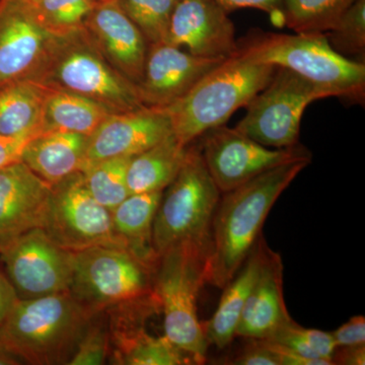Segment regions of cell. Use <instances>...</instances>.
I'll return each instance as SVG.
<instances>
[{
	"instance_id": "cell-15",
	"label": "cell",
	"mask_w": 365,
	"mask_h": 365,
	"mask_svg": "<svg viewBox=\"0 0 365 365\" xmlns=\"http://www.w3.org/2000/svg\"><path fill=\"white\" fill-rule=\"evenodd\" d=\"M158 309L157 300L146 299L106 309L109 321L113 364L124 365L193 364L165 336L153 337L144 319Z\"/></svg>"
},
{
	"instance_id": "cell-16",
	"label": "cell",
	"mask_w": 365,
	"mask_h": 365,
	"mask_svg": "<svg viewBox=\"0 0 365 365\" xmlns=\"http://www.w3.org/2000/svg\"><path fill=\"white\" fill-rule=\"evenodd\" d=\"M173 134L168 112L143 107L135 111L113 113L88 137L81 170L101 160L133 158Z\"/></svg>"
},
{
	"instance_id": "cell-26",
	"label": "cell",
	"mask_w": 365,
	"mask_h": 365,
	"mask_svg": "<svg viewBox=\"0 0 365 365\" xmlns=\"http://www.w3.org/2000/svg\"><path fill=\"white\" fill-rule=\"evenodd\" d=\"M48 86L34 79H21L0 86V134L40 133Z\"/></svg>"
},
{
	"instance_id": "cell-13",
	"label": "cell",
	"mask_w": 365,
	"mask_h": 365,
	"mask_svg": "<svg viewBox=\"0 0 365 365\" xmlns=\"http://www.w3.org/2000/svg\"><path fill=\"white\" fill-rule=\"evenodd\" d=\"M58 36L41 25L26 0H0V86L35 79Z\"/></svg>"
},
{
	"instance_id": "cell-1",
	"label": "cell",
	"mask_w": 365,
	"mask_h": 365,
	"mask_svg": "<svg viewBox=\"0 0 365 365\" xmlns=\"http://www.w3.org/2000/svg\"><path fill=\"white\" fill-rule=\"evenodd\" d=\"M311 163H284L225 193L213 217L206 283L223 289L234 278L261 237L274 204Z\"/></svg>"
},
{
	"instance_id": "cell-31",
	"label": "cell",
	"mask_w": 365,
	"mask_h": 365,
	"mask_svg": "<svg viewBox=\"0 0 365 365\" xmlns=\"http://www.w3.org/2000/svg\"><path fill=\"white\" fill-rule=\"evenodd\" d=\"M325 36L336 52L364 63L365 0H355Z\"/></svg>"
},
{
	"instance_id": "cell-38",
	"label": "cell",
	"mask_w": 365,
	"mask_h": 365,
	"mask_svg": "<svg viewBox=\"0 0 365 365\" xmlns=\"http://www.w3.org/2000/svg\"><path fill=\"white\" fill-rule=\"evenodd\" d=\"M16 290L7 278L6 274L0 271V328L4 325L11 309L18 302Z\"/></svg>"
},
{
	"instance_id": "cell-11",
	"label": "cell",
	"mask_w": 365,
	"mask_h": 365,
	"mask_svg": "<svg viewBox=\"0 0 365 365\" xmlns=\"http://www.w3.org/2000/svg\"><path fill=\"white\" fill-rule=\"evenodd\" d=\"M202 136L200 151L204 162L222 193L284 163L312 160L311 153L299 144L270 150L225 125L210 129Z\"/></svg>"
},
{
	"instance_id": "cell-7",
	"label": "cell",
	"mask_w": 365,
	"mask_h": 365,
	"mask_svg": "<svg viewBox=\"0 0 365 365\" xmlns=\"http://www.w3.org/2000/svg\"><path fill=\"white\" fill-rule=\"evenodd\" d=\"M165 190L153 228L158 257L182 242L211 250V228L222 192L200 150L187 148L181 170Z\"/></svg>"
},
{
	"instance_id": "cell-2",
	"label": "cell",
	"mask_w": 365,
	"mask_h": 365,
	"mask_svg": "<svg viewBox=\"0 0 365 365\" xmlns=\"http://www.w3.org/2000/svg\"><path fill=\"white\" fill-rule=\"evenodd\" d=\"M98 313L69 292L19 299L0 328V346L29 364H67Z\"/></svg>"
},
{
	"instance_id": "cell-23",
	"label": "cell",
	"mask_w": 365,
	"mask_h": 365,
	"mask_svg": "<svg viewBox=\"0 0 365 365\" xmlns=\"http://www.w3.org/2000/svg\"><path fill=\"white\" fill-rule=\"evenodd\" d=\"M163 193L130 194L112 210L118 239L134 256L155 269L160 257L153 247V228Z\"/></svg>"
},
{
	"instance_id": "cell-35",
	"label": "cell",
	"mask_w": 365,
	"mask_h": 365,
	"mask_svg": "<svg viewBox=\"0 0 365 365\" xmlns=\"http://www.w3.org/2000/svg\"><path fill=\"white\" fill-rule=\"evenodd\" d=\"M36 135L37 134L21 136L0 134V169L21 162L26 144Z\"/></svg>"
},
{
	"instance_id": "cell-12",
	"label": "cell",
	"mask_w": 365,
	"mask_h": 365,
	"mask_svg": "<svg viewBox=\"0 0 365 365\" xmlns=\"http://www.w3.org/2000/svg\"><path fill=\"white\" fill-rule=\"evenodd\" d=\"M6 276L20 299L69 292L73 253L61 248L43 228H34L0 249Z\"/></svg>"
},
{
	"instance_id": "cell-6",
	"label": "cell",
	"mask_w": 365,
	"mask_h": 365,
	"mask_svg": "<svg viewBox=\"0 0 365 365\" xmlns=\"http://www.w3.org/2000/svg\"><path fill=\"white\" fill-rule=\"evenodd\" d=\"M34 81L91 98L113 113L144 107L135 83L105 59L85 28L58 36Z\"/></svg>"
},
{
	"instance_id": "cell-10",
	"label": "cell",
	"mask_w": 365,
	"mask_h": 365,
	"mask_svg": "<svg viewBox=\"0 0 365 365\" xmlns=\"http://www.w3.org/2000/svg\"><path fill=\"white\" fill-rule=\"evenodd\" d=\"M43 230L72 253L98 246L126 249L115 234L112 211L91 195L81 172L52 185Z\"/></svg>"
},
{
	"instance_id": "cell-8",
	"label": "cell",
	"mask_w": 365,
	"mask_h": 365,
	"mask_svg": "<svg viewBox=\"0 0 365 365\" xmlns=\"http://www.w3.org/2000/svg\"><path fill=\"white\" fill-rule=\"evenodd\" d=\"M155 273L127 249L93 247L73 253L69 292L83 306L106 311L153 297Z\"/></svg>"
},
{
	"instance_id": "cell-9",
	"label": "cell",
	"mask_w": 365,
	"mask_h": 365,
	"mask_svg": "<svg viewBox=\"0 0 365 365\" xmlns=\"http://www.w3.org/2000/svg\"><path fill=\"white\" fill-rule=\"evenodd\" d=\"M326 98H330L328 93L307 79L277 67L235 128L267 148H292L299 144L300 122L307 106Z\"/></svg>"
},
{
	"instance_id": "cell-36",
	"label": "cell",
	"mask_w": 365,
	"mask_h": 365,
	"mask_svg": "<svg viewBox=\"0 0 365 365\" xmlns=\"http://www.w3.org/2000/svg\"><path fill=\"white\" fill-rule=\"evenodd\" d=\"M222 6L228 14L235 9L252 7V9H261L270 14L271 16H282L283 0H215Z\"/></svg>"
},
{
	"instance_id": "cell-4",
	"label": "cell",
	"mask_w": 365,
	"mask_h": 365,
	"mask_svg": "<svg viewBox=\"0 0 365 365\" xmlns=\"http://www.w3.org/2000/svg\"><path fill=\"white\" fill-rule=\"evenodd\" d=\"M239 49L264 63L294 71L330 98L364 103V62L336 52L325 34H255L240 43Z\"/></svg>"
},
{
	"instance_id": "cell-5",
	"label": "cell",
	"mask_w": 365,
	"mask_h": 365,
	"mask_svg": "<svg viewBox=\"0 0 365 365\" xmlns=\"http://www.w3.org/2000/svg\"><path fill=\"white\" fill-rule=\"evenodd\" d=\"M210 252L190 242L176 245L160 255L153 280L165 336L193 364L206 361L209 345L197 316V299L206 283Z\"/></svg>"
},
{
	"instance_id": "cell-14",
	"label": "cell",
	"mask_w": 365,
	"mask_h": 365,
	"mask_svg": "<svg viewBox=\"0 0 365 365\" xmlns=\"http://www.w3.org/2000/svg\"><path fill=\"white\" fill-rule=\"evenodd\" d=\"M225 59L195 56L167 42L148 44L143 78L136 86L141 103L148 108L170 107Z\"/></svg>"
},
{
	"instance_id": "cell-37",
	"label": "cell",
	"mask_w": 365,
	"mask_h": 365,
	"mask_svg": "<svg viewBox=\"0 0 365 365\" xmlns=\"http://www.w3.org/2000/svg\"><path fill=\"white\" fill-rule=\"evenodd\" d=\"M266 343L272 350L279 365H333V362L329 360L307 359L277 343L269 341H266Z\"/></svg>"
},
{
	"instance_id": "cell-28",
	"label": "cell",
	"mask_w": 365,
	"mask_h": 365,
	"mask_svg": "<svg viewBox=\"0 0 365 365\" xmlns=\"http://www.w3.org/2000/svg\"><path fill=\"white\" fill-rule=\"evenodd\" d=\"M130 158H109L93 163L81 170L91 195L109 210H114L130 195L126 178Z\"/></svg>"
},
{
	"instance_id": "cell-40",
	"label": "cell",
	"mask_w": 365,
	"mask_h": 365,
	"mask_svg": "<svg viewBox=\"0 0 365 365\" xmlns=\"http://www.w3.org/2000/svg\"><path fill=\"white\" fill-rule=\"evenodd\" d=\"M21 364L20 359H16V356L7 352L4 348L0 346V365H16Z\"/></svg>"
},
{
	"instance_id": "cell-34",
	"label": "cell",
	"mask_w": 365,
	"mask_h": 365,
	"mask_svg": "<svg viewBox=\"0 0 365 365\" xmlns=\"http://www.w3.org/2000/svg\"><path fill=\"white\" fill-rule=\"evenodd\" d=\"M331 334H332L336 348L364 346L365 343L364 317H353L347 323L343 324Z\"/></svg>"
},
{
	"instance_id": "cell-18",
	"label": "cell",
	"mask_w": 365,
	"mask_h": 365,
	"mask_svg": "<svg viewBox=\"0 0 365 365\" xmlns=\"http://www.w3.org/2000/svg\"><path fill=\"white\" fill-rule=\"evenodd\" d=\"M83 28L105 59L137 86L143 78L148 43L116 0L95 4Z\"/></svg>"
},
{
	"instance_id": "cell-41",
	"label": "cell",
	"mask_w": 365,
	"mask_h": 365,
	"mask_svg": "<svg viewBox=\"0 0 365 365\" xmlns=\"http://www.w3.org/2000/svg\"><path fill=\"white\" fill-rule=\"evenodd\" d=\"M93 4H104V2L113 1V0H90Z\"/></svg>"
},
{
	"instance_id": "cell-17",
	"label": "cell",
	"mask_w": 365,
	"mask_h": 365,
	"mask_svg": "<svg viewBox=\"0 0 365 365\" xmlns=\"http://www.w3.org/2000/svg\"><path fill=\"white\" fill-rule=\"evenodd\" d=\"M165 42L205 58H228L239 50L234 23L215 0H178Z\"/></svg>"
},
{
	"instance_id": "cell-25",
	"label": "cell",
	"mask_w": 365,
	"mask_h": 365,
	"mask_svg": "<svg viewBox=\"0 0 365 365\" xmlns=\"http://www.w3.org/2000/svg\"><path fill=\"white\" fill-rule=\"evenodd\" d=\"M113 112L78 93L48 86L41 130L71 132L90 137Z\"/></svg>"
},
{
	"instance_id": "cell-42",
	"label": "cell",
	"mask_w": 365,
	"mask_h": 365,
	"mask_svg": "<svg viewBox=\"0 0 365 365\" xmlns=\"http://www.w3.org/2000/svg\"><path fill=\"white\" fill-rule=\"evenodd\" d=\"M26 1H30V0H26Z\"/></svg>"
},
{
	"instance_id": "cell-32",
	"label": "cell",
	"mask_w": 365,
	"mask_h": 365,
	"mask_svg": "<svg viewBox=\"0 0 365 365\" xmlns=\"http://www.w3.org/2000/svg\"><path fill=\"white\" fill-rule=\"evenodd\" d=\"M110 354V329L107 312L93 316L81 335L68 365L104 364Z\"/></svg>"
},
{
	"instance_id": "cell-19",
	"label": "cell",
	"mask_w": 365,
	"mask_h": 365,
	"mask_svg": "<svg viewBox=\"0 0 365 365\" xmlns=\"http://www.w3.org/2000/svg\"><path fill=\"white\" fill-rule=\"evenodd\" d=\"M51 186L23 162L0 169V249L44 227Z\"/></svg>"
},
{
	"instance_id": "cell-24",
	"label": "cell",
	"mask_w": 365,
	"mask_h": 365,
	"mask_svg": "<svg viewBox=\"0 0 365 365\" xmlns=\"http://www.w3.org/2000/svg\"><path fill=\"white\" fill-rule=\"evenodd\" d=\"M187 148L173 133L150 150L131 158L126 176L129 193L165 191L181 170Z\"/></svg>"
},
{
	"instance_id": "cell-27",
	"label": "cell",
	"mask_w": 365,
	"mask_h": 365,
	"mask_svg": "<svg viewBox=\"0 0 365 365\" xmlns=\"http://www.w3.org/2000/svg\"><path fill=\"white\" fill-rule=\"evenodd\" d=\"M355 0H283V23L295 34H326Z\"/></svg>"
},
{
	"instance_id": "cell-3",
	"label": "cell",
	"mask_w": 365,
	"mask_h": 365,
	"mask_svg": "<svg viewBox=\"0 0 365 365\" xmlns=\"http://www.w3.org/2000/svg\"><path fill=\"white\" fill-rule=\"evenodd\" d=\"M276 68L237 50L208 72L181 100L165 108L173 133L180 143L188 146L205 132L225 125L237 110L247 107L270 83Z\"/></svg>"
},
{
	"instance_id": "cell-29",
	"label": "cell",
	"mask_w": 365,
	"mask_h": 365,
	"mask_svg": "<svg viewBox=\"0 0 365 365\" xmlns=\"http://www.w3.org/2000/svg\"><path fill=\"white\" fill-rule=\"evenodd\" d=\"M34 16L55 35H64L83 28L95 4L90 0H30Z\"/></svg>"
},
{
	"instance_id": "cell-21",
	"label": "cell",
	"mask_w": 365,
	"mask_h": 365,
	"mask_svg": "<svg viewBox=\"0 0 365 365\" xmlns=\"http://www.w3.org/2000/svg\"><path fill=\"white\" fill-rule=\"evenodd\" d=\"M88 136L62 131L41 132L26 144L21 157L34 174L49 184H56L85 163Z\"/></svg>"
},
{
	"instance_id": "cell-22",
	"label": "cell",
	"mask_w": 365,
	"mask_h": 365,
	"mask_svg": "<svg viewBox=\"0 0 365 365\" xmlns=\"http://www.w3.org/2000/svg\"><path fill=\"white\" fill-rule=\"evenodd\" d=\"M267 247L261 235L242 267L225 285L212 318L202 324L208 344L223 349L235 339L242 309L260 273Z\"/></svg>"
},
{
	"instance_id": "cell-30",
	"label": "cell",
	"mask_w": 365,
	"mask_h": 365,
	"mask_svg": "<svg viewBox=\"0 0 365 365\" xmlns=\"http://www.w3.org/2000/svg\"><path fill=\"white\" fill-rule=\"evenodd\" d=\"M118 6L143 33L148 44L165 42L178 0H116Z\"/></svg>"
},
{
	"instance_id": "cell-33",
	"label": "cell",
	"mask_w": 365,
	"mask_h": 365,
	"mask_svg": "<svg viewBox=\"0 0 365 365\" xmlns=\"http://www.w3.org/2000/svg\"><path fill=\"white\" fill-rule=\"evenodd\" d=\"M239 354L232 359L230 364L237 365H279L272 350L266 341L251 339Z\"/></svg>"
},
{
	"instance_id": "cell-39",
	"label": "cell",
	"mask_w": 365,
	"mask_h": 365,
	"mask_svg": "<svg viewBox=\"0 0 365 365\" xmlns=\"http://www.w3.org/2000/svg\"><path fill=\"white\" fill-rule=\"evenodd\" d=\"M332 361L334 364L364 365L365 364V347L353 346V347H337L334 352Z\"/></svg>"
},
{
	"instance_id": "cell-20",
	"label": "cell",
	"mask_w": 365,
	"mask_h": 365,
	"mask_svg": "<svg viewBox=\"0 0 365 365\" xmlns=\"http://www.w3.org/2000/svg\"><path fill=\"white\" fill-rule=\"evenodd\" d=\"M283 295V265L279 254L269 247L258 278L252 288L235 337L268 340L290 322Z\"/></svg>"
}]
</instances>
